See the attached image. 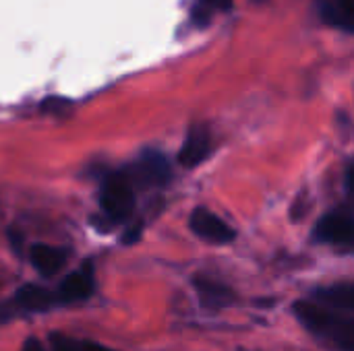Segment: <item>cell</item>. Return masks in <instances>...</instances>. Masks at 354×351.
<instances>
[{
	"label": "cell",
	"instance_id": "obj_1",
	"mask_svg": "<svg viewBox=\"0 0 354 351\" xmlns=\"http://www.w3.org/2000/svg\"><path fill=\"white\" fill-rule=\"evenodd\" d=\"M295 314L311 333L330 337L342 351H353V321L340 319L332 310L311 304V302H297Z\"/></svg>",
	"mask_w": 354,
	"mask_h": 351
},
{
	"label": "cell",
	"instance_id": "obj_2",
	"mask_svg": "<svg viewBox=\"0 0 354 351\" xmlns=\"http://www.w3.org/2000/svg\"><path fill=\"white\" fill-rule=\"evenodd\" d=\"M100 207L112 221H124L135 209L133 182L124 174H110L100 188Z\"/></svg>",
	"mask_w": 354,
	"mask_h": 351
},
{
	"label": "cell",
	"instance_id": "obj_3",
	"mask_svg": "<svg viewBox=\"0 0 354 351\" xmlns=\"http://www.w3.org/2000/svg\"><path fill=\"white\" fill-rule=\"evenodd\" d=\"M353 215L348 209H336L328 213L315 228V238L334 244V246H344L348 248L353 244Z\"/></svg>",
	"mask_w": 354,
	"mask_h": 351
},
{
	"label": "cell",
	"instance_id": "obj_4",
	"mask_svg": "<svg viewBox=\"0 0 354 351\" xmlns=\"http://www.w3.org/2000/svg\"><path fill=\"white\" fill-rule=\"evenodd\" d=\"M189 225L199 238H203L212 244H228L236 236L234 230L224 219H220L216 213H212L209 209H203V207H199L191 213Z\"/></svg>",
	"mask_w": 354,
	"mask_h": 351
},
{
	"label": "cell",
	"instance_id": "obj_5",
	"mask_svg": "<svg viewBox=\"0 0 354 351\" xmlns=\"http://www.w3.org/2000/svg\"><path fill=\"white\" fill-rule=\"evenodd\" d=\"M131 182H139L143 186H162L170 180V163L158 151H147L137 163L131 166L129 176Z\"/></svg>",
	"mask_w": 354,
	"mask_h": 351
},
{
	"label": "cell",
	"instance_id": "obj_6",
	"mask_svg": "<svg viewBox=\"0 0 354 351\" xmlns=\"http://www.w3.org/2000/svg\"><path fill=\"white\" fill-rule=\"evenodd\" d=\"M212 151V137H209V130L201 124H195L189 128L187 132V139L178 151V163L183 168H195L199 166L203 159H207Z\"/></svg>",
	"mask_w": 354,
	"mask_h": 351
},
{
	"label": "cell",
	"instance_id": "obj_7",
	"mask_svg": "<svg viewBox=\"0 0 354 351\" xmlns=\"http://www.w3.org/2000/svg\"><path fill=\"white\" fill-rule=\"evenodd\" d=\"M93 294V271L87 263L81 271L71 273L58 288V298L62 302H79Z\"/></svg>",
	"mask_w": 354,
	"mask_h": 351
},
{
	"label": "cell",
	"instance_id": "obj_8",
	"mask_svg": "<svg viewBox=\"0 0 354 351\" xmlns=\"http://www.w3.org/2000/svg\"><path fill=\"white\" fill-rule=\"evenodd\" d=\"M29 261L33 265V269L44 275V277H52L56 275L64 263H66V252L62 248H54L48 244H35L29 252Z\"/></svg>",
	"mask_w": 354,
	"mask_h": 351
},
{
	"label": "cell",
	"instance_id": "obj_9",
	"mask_svg": "<svg viewBox=\"0 0 354 351\" xmlns=\"http://www.w3.org/2000/svg\"><path fill=\"white\" fill-rule=\"evenodd\" d=\"M195 290H197L199 302L205 310H222L234 300V294L230 292V288H226L218 281H212L207 277L195 279Z\"/></svg>",
	"mask_w": 354,
	"mask_h": 351
},
{
	"label": "cell",
	"instance_id": "obj_10",
	"mask_svg": "<svg viewBox=\"0 0 354 351\" xmlns=\"http://www.w3.org/2000/svg\"><path fill=\"white\" fill-rule=\"evenodd\" d=\"M353 2L354 0H317L322 17L344 31H353Z\"/></svg>",
	"mask_w": 354,
	"mask_h": 351
},
{
	"label": "cell",
	"instance_id": "obj_11",
	"mask_svg": "<svg viewBox=\"0 0 354 351\" xmlns=\"http://www.w3.org/2000/svg\"><path fill=\"white\" fill-rule=\"evenodd\" d=\"M15 300H17V304L21 308H25L29 312H44V310H48L54 304L56 298L46 288L29 283V285H23V288L17 290Z\"/></svg>",
	"mask_w": 354,
	"mask_h": 351
},
{
	"label": "cell",
	"instance_id": "obj_12",
	"mask_svg": "<svg viewBox=\"0 0 354 351\" xmlns=\"http://www.w3.org/2000/svg\"><path fill=\"white\" fill-rule=\"evenodd\" d=\"M315 296L319 302H324L330 308H338V310H346V312H351L354 308V290L348 283L334 285L328 290H319Z\"/></svg>",
	"mask_w": 354,
	"mask_h": 351
},
{
	"label": "cell",
	"instance_id": "obj_13",
	"mask_svg": "<svg viewBox=\"0 0 354 351\" xmlns=\"http://www.w3.org/2000/svg\"><path fill=\"white\" fill-rule=\"evenodd\" d=\"M216 10H222L220 8V0H195L193 4V10H191V17H193V23L203 27L212 21L214 12Z\"/></svg>",
	"mask_w": 354,
	"mask_h": 351
},
{
	"label": "cell",
	"instance_id": "obj_14",
	"mask_svg": "<svg viewBox=\"0 0 354 351\" xmlns=\"http://www.w3.org/2000/svg\"><path fill=\"white\" fill-rule=\"evenodd\" d=\"M68 110H71V99H66V97H46L44 101H41V112L44 114H56V116H64V114H68Z\"/></svg>",
	"mask_w": 354,
	"mask_h": 351
},
{
	"label": "cell",
	"instance_id": "obj_15",
	"mask_svg": "<svg viewBox=\"0 0 354 351\" xmlns=\"http://www.w3.org/2000/svg\"><path fill=\"white\" fill-rule=\"evenodd\" d=\"M75 348H77V351H114L110 348L100 345V343H93V341H75Z\"/></svg>",
	"mask_w": 354,
	"mask_h": 351
},
{
	"label": "cell",
	"instance_id": "obj_16",
	"mask_svg": "<svg viewBox=\"0 0 354 351\" xmlns=\"http://www.w3.org/2000/svg\"><path fill=\"white\" fill-rule=\"evenodd\" d=\"M141 230H143V225L141 223H137V225H133L129 232H127V236L122 238L124 240V244H135L139 238H141Z\"/></svg>",
	"mask_w": 354,
	"mask_h": 351
},
{
	"label": "cell",
	"instance_id": "obj_17",
	"mask_svg": "<svg viewBox=\"0 0 354 351\" xmlns=\"http://www.w3.org/2000/svg\"><path fill=\"white\" fill-rule=\"evenodd\" d=\"M23 351H46V350H44V345H41L37 339L29 337V339H27V343H25V348H23Z\"/></svg>",
	"mask_w": 354,
	"mask_h": 351
},
{
	"label": "cell",
	"instance_id": "obj_18",
	"mask_svg": "<svg viewBox=\"0 0 354 351\" xmlns=\"http://www.w3.org/2000/svg\"><path fill=\"white\" fill-rule=\"evenodd\" d=\"M8 238H10V244H12V248L19 252V250H21V236H19L15 230H10V232H8Z\"/></svg>",
	"mask_w": 354,
	"mask_h": 351
},
{
	"label": "cell",
	"instance_id": "obj_19",
	"mask_svg": "<svg viewBox=\"0 0 354 351\" xmlns=\"http://www.w3.org/2000/svg\"><path fill=\"white\" fill-rule=\"evenodd\" d=\"M351 188H353V168L346 170V190H351Z\"/></svg>",
	"mask_w": 354,
	"mask_h": 351
}]
</instances>
